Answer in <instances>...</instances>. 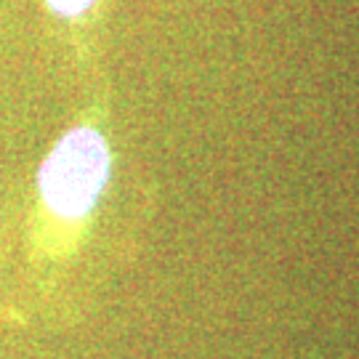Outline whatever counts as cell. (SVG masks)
Segmentation results:
<instances>
[{"label": "cell", "instance_id": "1", "mask_svg": "<svg viewBox=\"0 0 359 359\" xmlns=\"http://www.w3.org/2000/svg\"><path fill=\"white\" fill-rule=\"evenodd\" d=\"M109 147L90 126L67 130L40 168V197L62 221H83L109 181Z\"/></svg>", "mask_w": 359, "mask_h": 359}, {"label": "cell", "instance_id": "2", "mask_svg": "<svg viewBox=\"0 0 359 359\" xmlns=\"http://www.w3.org/2000/svg\"><path fill=\"white\" fill-rule=\"evenodd\" d=\"M93 3H96V0H48V6H51L59 16H80V13L88 11Z\"/></svg>", "mask_w": 359, "mask_h": 359}]
</instances>
